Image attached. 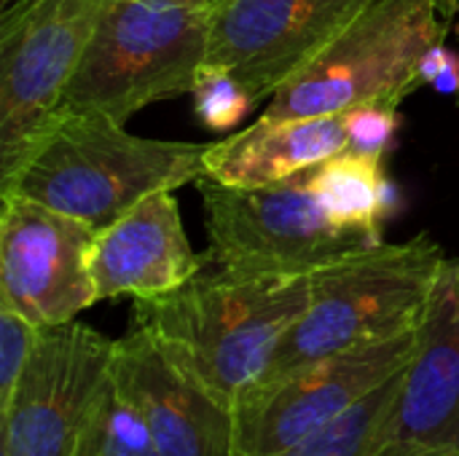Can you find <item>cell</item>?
I'll list each match as a JSON object with an SVG mask.
<instances>
[{
	"mask_svg": "<svg viewBox=\"0 0 459 456\" xmlns=\"http://www.w3.org/2000/svg\"><path fill=\"white\" fill-rule=\"evenodd\" d=\"M422 328L253 384L234 406L237 456L282 454L342 419L411 366L422 344Z\"/></svg>",
	"mask_w": 459,
	"mask_h": 456,
	"instance_id": "8",
	"label": "cell"
},
{
	"mask_svg": "<svg viewBox=\"0 0 459 456\" xmlns=\"http://www.w3.org/2000/svg\"><path fill=\"white\" fill-rule=\"evenodd\" d=\"M204 204L212 269L239 277H309L385 239L336 220L304 185L301 172L272 185L237 188L210 177L194 183Z\"/></svg>",
	"mask_w": 459,
	"mask_h": 456,
	"instance_id": "6",
	"label": "cell"
},
{
	"mask_svg": "<svg viewBox=\"0 0 459 456\" xmlns=\"http://www.w3.org/2000/svg\"><path fill=\"white\" fill-rule=\"evenodd\" d=\"M116 341L81 323L40 328L11 403L0 411L3 456H70L113 371Z\"/></svg>",
	"mask_w": 459,
	"mask_h": 456,
	"instance_id": "9",
	"label": "cell"
},
{
	"mask_svg": "<svg viewBox=\"0 0 459 456\" xmlns=\"http://www.w3.org/2000/svg\"><path fill=\"white\" fill-rule=\"evenodd\" d=\"M438 3V11L444 13V19H449L455 24V19L459 16V0H436Z\"/></svg>",
	"mask_w": 459,
	"mask_h": 456,
	"instance_id": "22",
	"label": "cell"
},
{
	"mask_svg": "<svg viewBox=\"0 0 459 456\" xmlns=\"http://www.w3.org/2000/svg\"><path fill=\"white\" fill-rule=\"evenodd\" d=\"M374 456H459V298L446 271Z\"/></svg>",
	"mask_w": 459,
	"mask_h": 456,
	"instance_id": "13",
	"label": "cell"
},
{
	"mask_svg": "<svg viewBox=\"0 0 459 456\" xmlns=\"http://www.w3.org/2000/svg\"><path fill=\"white\" fill-rule=\"evenodd\" d=\"M105 0H11L0 19V183L62 110Z\"/></svg>",
	"mask_w": 459,
	"mask_h": 456,
	"instance_id": "7",
	"label": "cell"
},
{
	"mask_svg": "<svg viewBox=\"0 0 459 456\" xmlns=\"http://www.w3.org/2000/svg\"><path fill=\"white\" fill-rule=\"evenodd\" d=\"M371 0H223L212 8L207 62L258 102L320 56Z\"/></svg>",
	"mask_w": 459,
	"mask_h": 456,
	"instance_id": "11",
	"label": "cell"
},
{
	"mask_svg": "<svg viewBox=\"0 0 459 456\" xmlns=\"http://www.w3.org/2000/svg\"><path fill=\"white\" fill-rule=\"evenodd\" d=\"M169 3H183V5H210V8H215L218 3H223V0H169Z\"/></svg>",
	"mask_w": 459,
	"mask_h": 456,
	"instance_id": "24",
	"label": "cell"
},
{
	"mask_svg": "<svg viewBox=\"0 0 459 456\" xmlns=\"http://www.w3.org/2000/svg\"><path fill=\"white\" fill-rule=\"evenodd\" d=\"M344 148V113L285 121L261 116L253 126L234 132L226 140L207 142L204 177L237 188L272 185L325 161Z\"/></svg>",
	"mask_w": 459,
	"mask_h": 456,
	"instance_id": "15",
	"label": "cell"
},
{
	"mask_svg": "<svg viewBox=\"0 0 459 456\" xmlns=\"http://www.w3.org/2000/svg\"><path fill=\"white\" fill-rule=\"evenodd\" d=\"M210 30V5L105 0L59 113H100L126 126L145 105L191 94Z\"/></svg>",
	"mask_w": 459,
	"mask_h": 456,
	"instance_id": "4",
	"label": "cell"
},
{
	"mask_svg": "<svg viewBox=\"0 0 459 456\" xmlns=\"http://www.w3.org/2000/svg\"><path fill=\"white\" fill-rule=\"evenodd\" d=\"M446 266L444 250L420 234L403 245L382 242L317 269L309 277L312 296L304 317L280 341L258 382L422 328Z\"/></svg>",
	"mask_w": 459,
	"mask_h": 456,
	"instance_id": "3",
	"label": "cell"
},
{
	"mask_svg": "<svg viewBox=\"0 0 459 456\" xmlns=\"http://www.w3.org/2000/svg\"><path fill=\"white\" fill-rule=\"evenodd\" d=\"M455 24L436 0H371L366 11L266 105L264 118L336 116L360 105H401L425 86L422 59Z\"/></svg>",
	"mask_w": 459,
	"mask_h": 456,
	"instance_id": "5",
	"label": "cell"
},
{
	"mask_svg": "<svg viewBox=\"0 0 459 456\" xmlns=\"http://www.w3.org/2000/svg\"><path fill=\"white\" fill-rule=\"evenodd\" d=\"M301 180L336 220L368 228L382 237L390 194L382 172V159H371L344 148L325 161L304 169Z\"/></svg>",
	"mask_w": 459,
	"mask_h": 456,
	"instance_id": "16",
	"label": "cell"
},
{
	"mask_svg": "<svg viewBox=\"0 0 459 456\" xmlns=\"http://www.w3.org/2000/svg\"><path fill=\"white\" fill-rule=\"evenodd\" d=\"M309 277H239L221 269L196 274L169 293L134 298V328L151 333L186 374L234 409L304 317Z\"/></svg>",
	"mask_w": 459,
	"mask_h": 456,
	"instance_id": "1",
	"label": "cell"
},
{
	"mask_svg": "<svg viewBox=\"0 0 459 456\" xmlns=\"http://www.w3.org/2000/svg\"><path fill=\"white\" fill-rule=\"evenodd\" d=\"M113 382L159 456H237L234 409L186 374L143 328L116 341Z\"/></svg>",
	"mask_w": 459,
	"mask_h": 456,
	"instance_id": "12",
	"label": "cell"
},
{
	"mask_svg": "<svg viewBox=\"0 0 459 456\" xmlns=\"http://www.w3.org/2000/svg\"><path fill=\"white\" fill-rule=\"evenodd\" d=\"M455 32H457V38H459V22H457V24H455Z\"/></svg>",
	"mask_w": 459,
	"mask_h": 456,
	"instance_id": "25",
	"label": "cell"
},
{
	"mask_svg": "<svg viewBox=\"0 0 459 456\" xmlns=\"http://www.w3.org/2000/svg\"><path fill=\"white\" fill-rule=\"evenodd\" d=\"M344 118H347V151L385 161V153L398 126V105H387V102L360 105L347 110Z\"/></svg>",
	"mask_w": 459,
	"mask_h": 456,
	"instance_id": "21",
	"label": "cell"
},
{
	"mask_svg": "<svg viewBox=\"0 0 459 456\" xmlns=\"http://www.w3.org/2000/svg\"><path fill=\"white\" fill-rule=\"evenodd\" d=\"M40 325L0 301V411L11 403L16 384L32 357Z\"/></svg>",
	"mask_w": 459,
	"mask_h": 456,
	"instance_id": "20",
	"label": "cell"
},
{
	"mask_svg": "<svg viewBox=\"0 0 459 456\" xmlns=\"http://www.w3.org/2000/svg\"><path fill=\"white\" fill-rule=\"evenodd\" d=\"M70 456H159L140 414L118 392L113 371L94 400Z\"/></svg>",
	"mask_w": 459,
	"mask_h": 456,
	"instance_id": "17",
	"label": "cell"
},
{
	"mask_svg": "<svg viewBox=\"0 0 459 456\" xmlns=\"http://www.w3.org/2000/svg\"><path fill=\"white\" fill-rule=\"evenodd\" d=\"M0 202V301L40 328L73 323L97 304V231L19 194Z\"/></svg>",
	"mask_w": 459,
	"mask_h": 456,
	"instance_id": "10",
	"label": "cell"
},
{
	"mask_svg": "<svg viewBox=\"0 0 459 456\" xmlns=\"http://www.w3.org/2000/svg\"><path fill=\"white\" fill-rule=\"evenodd\" d=\"M446 277H449V282H452V288H455V293H457V298H459V263H452V261H449V266H446Z\"/></svg>",
	"mask_w": 459,
	"mask_h": 456,
	"instance_id": "23",
	"label": "cell"
},
{
	"mask_svg": "<svg viewBox=\"0 0 459 456\" xmlns=\"http://www.w3.org/2000/svg\"><path fill=\"white\" fill-rule=\"evenodd\" d=\"M172 194H151L97 234L91 253L97 301L118 296L153 298L202 274L207 258L188 245Z\"/></svg>",
	"mask_w": 459,
	"mask_h": 456,
	"instance_id": "14",
	"label": "cell"
},
{
	"mask_svg": "<svg viewBox=\"0 0 459 456\" xmlns=\"http://www.w3.org/2000/svg\"><path fill=\"white\" fill-rule=\"evenodd\" d=\"M403 374L406 371H401L398 376L385 382L379 390H374L352 411H347L342 419H336L317 435L301 441L299 446L277 456H374L379 430H382L385 417L401 390Z\"/></svg>",
	"mask_w": 459,
	"mask_h": 456,
	"instance_id": "18",
	"label": "cell"
},
{
	"mask_svg": "<svg viewBox=\"0 0 459 456\" xmlns=\"http://www.w3.org/2000/svg\"><path fill=\"white\" fill-rule=\"evenodd\" d=\"M202 142L148 140L100 113H59L22 167L0 183L70 215L97 234L159 191H178L204 175Z\"/></svg>",
	"mask_w": 459,
	"mask_h": 456,
	"instance_id": "2",
	"label": "cell"
},
{
	"mask_svg": "<svg viewBox=\"0 0 459 456\" xmlns=\"http://www.w3.org/2000/svg\"><path fill=\"white\" fill-rule=\"evenodd\" d=\"M191 94H194L196 116L215 132L234 129L237 121L255 102L237 75H231L226 67H218L210 62L199 70Z\"/></svg>",
	"mask_w": 459,
	"mask_h": 456,
	"instance_id": "19",
	"label": "cell"
}]
</instances>
